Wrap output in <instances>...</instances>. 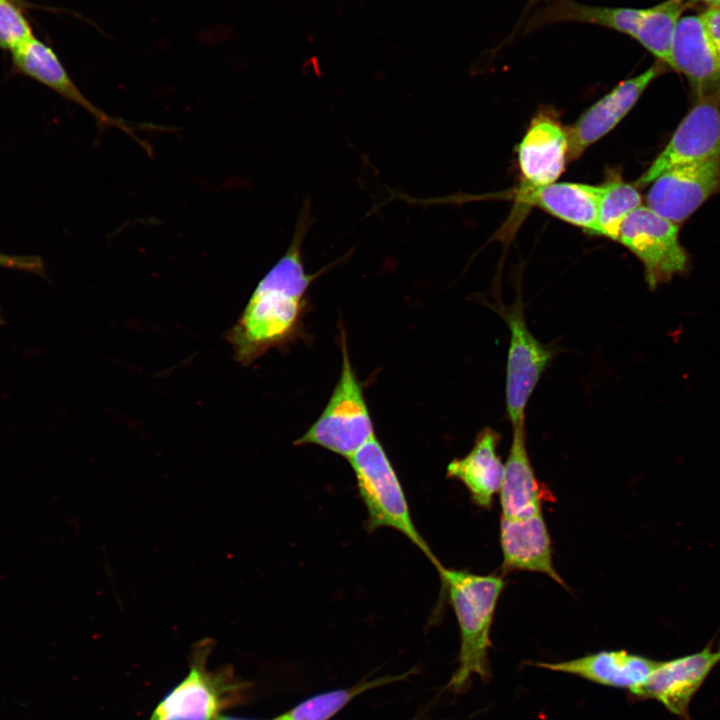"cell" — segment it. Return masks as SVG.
<instances>
[{
    "mask_svg": "<svg viewBox=\"0 0 720 720\" xmlns=\"http://www.w3.org/2000/svg\"><path fill=\"white\" fill-rule=\"evenodd\" d=\"M312 223L311 206L305 201L287 250L260 280L239 320L225 335L234 359L243 366L272 348L289 344L302 329L306 293L321 274L307 273L302 258V245Z\"/></svg>",
    "mask_w": 720,
    "mask_h": 720,
    "instance_id": "obj_1",
    "label": "cell"
},
{
    "mask_svg": "<svg viewBox=\"0 0 720 720\" xmlns=\"http://www.w3.org/2000/svg\"><path fill=\"white\" fill-rule=\"evenodd\" d=\"M459 631L458 667L448 688L464 691L472 676L490 678L489 649L491 628L499 598L505 588L503 575H479L441 565L437 568Z\"/></svg>",
    "mask_w": 720,
    "mask_h": 720,
    "instance_id": "obj_2",
    "label": "cell"
},
{
    "mask_svg": "<svg viewBox=\"0 0 720 720\" xmlns=\"http://www.w3.org/2000/svg\"><path fill=\"white\" fill-rule=\"evenodd\" d=\"M367 510L366 528L394 529L410 540L437 569L442 565L415 526L405 493L386 451L373 437L348 458Z\"/></svg>",
    "mask_w": 720,
    "mask_h": 720,
    "instance_id": "obj_3",
    "label": "cell"
},
{
    "mask_svg": "<svg viewBox=\"0 0 720 720\" xmlns=\"http://www.w3.org/2000/svg\"><path fill=\"white\" fill-rule=\"evenodd\" d=\"M341 340L339 379L324 410L296 439L295 445H317L348 459L376 435L362 386L350 362L344 334Z\"/></svg>",
    "mask_w": 720,
    "mask_h": 720,
    "instance_id": "obj_4",
    "label": "cell"
},
{
    "mask_svg": "<svg viewBox=\"0 0 720 720\" xmlns=\"http://www.w3.org/2000/svg\"><path fill=\"white\" fill-rule=\"evenodd\" d=\"M642 263L650 289L687 271L689 258L679 240V225L640 205L622 221L617 239Z\"/></svg>",
    "mask_w": 720,
    "mask_h": 720,
    "instance_id": "obj_5",
    "label": "cell"
},
{
    "mask_svg": "<svg viewBox=\"0 0 720 720\" xmlns=\"http://www.w3.org/2000/svg\"><path fill=\"white\" fill-rule=\"evenodd\" d=\"M499 313L510 332L505 400L507 417L514 427L525 424L526 406L555 350L540 342L528 328L520 297L510 307H502Z\"/></svg>",
    "mask_w": 720,
    "mask_h": 720,
    "instance_id": "obj_6",
    "label": "cell"
},
{
    "mask_svg": "<svg viewBox=\"0 0 720 720\" xmlns=\"http://www.w3.org/2000/svg\"><path fill=\"white\" fill-rule=\"evenodd\" d=\"M11 54L13 65L18 72L40 82L63 98L83 108L95 119L98 129L102 132L110 127L121 130L144 148L147 153H150L151 148L137 136V131L167 130L166 127L162 128L149 123L135 125L98 108L75 84L54 50L36 37H33Z\"/></svg>",
    "mask_w": 720,
    "mask_h": 720,
    "instance_id": "obj_7",
    "label": "cell"
},
{
    "mask_svg": "<svg viewBox=\"0 0 720 720\" xmlns=\"http://www.w3.org/2000/svg\"><path fill=\"white\" fill-rule=\"evenodd\" d=\"M719 158L720 98L698 99L635 186L651 184L671 168Z\"/></svg>",
    "mask_w": 720,
    "mask_h": 720,
    "instance_id": "obj_8",
    "label": "cell"
},
{
    "mask_svg": "<svg viewBox=\"0 0 720 720\" xmlns=\"http://www.w3.org/2000/svg\"><path fill=\"white\" fill-rule=\"evenodd\" d=\"M720 191V158L682 165L660 174L646 196L647 207L679 225Z\"/></svg>",
    "mask_w": 720,
    "mask_h": 720,
    "instance_id": "obj_9",
    "label": "cell"
},
{
    "mask_svg": "<svg viewBox=\"0 0 720 720\" xmlns=\"http://www.w3.org/2000/svg\"><path fill=\"white\" fill-rule=\"evenodd\" d=\"M665 65L657 61L641 74L623 80L591 105L567 131L568 160L578 159L592 144L613 130L637 103Z\"/></svg>",
    "mask_w": 720,
    "mask_h": 720,
    "instance_id": "obj_10",
    "label": "cell"
},
{
    "mask_svg": "<svg viewBox=\"0 0 720 720\" xmlns=\"http://www.w3.org/2000/svg\"><path fill=\"white\" fill-rule=\"evenodd\" d=\"M720 663V646L658 662L636 693L638 698L655 699L681 720H690L689 705L712 669Z\"/></svg>",
    "mask_w": 720,
    "mask_h": 720,
    "instance_id": "obj_11",
    "label": "cell"
},
{
    "mask_svg": "<svg viewBox=\"0 0 720 720\" xmlns=\"http://www.w3.org/2000/svg\"><path fill=\"white\" fill-rule=\"evenodd\" d=\"M521 184L525 190L554 183L568 160L567 131L552 112H538L517 147Z\"/></svg>",
    "mask_w": 720,
    "mask_h": 720,
    "instance_id": "obj_12",
    "label": "cell"
},
{
    "mask_svg": "<svg viewBox=\"0 0 720 720\" xmlns=\"http://www.w3.org/2000/svg\"><path fill=\"white\" fill-rule=\"evenodd\" d=\"M673 70L682 73L698 99L720 98V56L700 15L683 16L672 45Z\"/></svg>",
    "mask_w": 720,
    "mask_h": 720,
    "instance_id": "obj_13",
    "label": "cell"
},
{
    "mask_svg": "<svg viewBox=\"0 0 720 720\" xmlns=\"http://www.w3.org/2000/svg\"><path fill=\"white\" fill-rule=\"evenodd\" d=\"M502 575L514 571L542 573L567 588L553 564L552 541L543 513L523 519H500Z\"/></svg>",
    "mask_w": 720,
    "mask_h": 720,
    "instance_id": "obj_14",
    "label": "cell"
},
{
    "mask_svg": "<svg viewBox=\"0 0 720 720\" xmlns=\"http://www.w3.org/2000/svg\"><path fill=\"white\" fill-rule=\"evenodd\" d=\"M658 662L625 650H603L567 661L534 664L543 669L575 675L600 685L626 689L635 696Z\"/></svg>",
    "mask_w": 720,
    "mask_h": 720,
    "instance_id": "obj_15",
    "label": "cell"
},
{
    "mask_svg": "<svg viewBox=\"0 0 720 720\" xmlns=\"http://www.w3.org/2000/svg\"><path fill=\"white\" fill-rule=\"evenodd\" d=\"M500 434L492 427L481 429L471 450L447 465V477L462 483L476 506L489 510L499 493L504 463L498 454Z\"/></svg>",
    "mask_w": 720,
    "mask_h": 720,
    "instance_id": "obj_16",
    "label": "cell"
},
{
    "mask_svg": "<svg viewBox=\"0 0 720 720\" xmlns=\"http://www.w3.org/2000/svg\"><path fill=\"white\" fill-rule=\"evenodd\" d=\"M601 192V185L562 182L517 189L513 194L522 206H535L587 233L599 235L597 219Z\"/></svg>",
    "mask_w": 720,
    "mask_h": 720,
    "instance_id": "obj_17",
    "label": "cell"
},
{
    "mask_svg": "<svg viewBox=\"0 0 720 720\" xmlns=\"http://www.w3.org/2000/svg\"><path fill=\"white\" fill-rule=\"evenodd\" d=\"M499 491L501 518L523 519L542 513L546 493L537 479L527 446L525 424L514 426Z\"/></svg>",
    "mask_w": 720,
    "mask_h": 720,
    "instance_id": "obj_18",
    "label": "cell"
},
{
    "mask_svg": "<svg viewBox=\"0 0 720 720\" xmlns=\"http://www.w3.org/2000/svg\"><path fill=\"white\" fill-rule=\"evenodd\" d=\"M222 679L207 671L201 657L187 677L156 707L149 720H215L223 705Z\"/></svg>",
    "mask_w": 720,
    "mask_h": 720,
    "instance_id": "obj_19",
    "label": "cell"
},
{
    "mask_svg": "<svg viewBox=\"0 0 720 720\" xmlns=\"http://www.w3.org/2000/svg\"><path fill=\"white\" fill-rule=\"evenodd\" d=\"M694 0H665L648 7L637 42L659 62L673 69L672 45L676 29L685 9Z\"/></svg>",
    "mask_w": 720,
    "mask_h": 720,
    "instance_id": "obj_20",
    "label": "cell"
},
{
    "mask_svg": "<svg viewBox=\"0 0 720 720\" xmlns=\"http://www.w3.org/2000/svg\"><path fill=\"white\" fill-rule=\"evenodd\" d=\"M408 675L409 673H404L396 676H386L373 680L361 681L349 688L321 693L301 702L291 710L273 720H329L352 699L365 691L398 681Z\"/></svg>",
    "mask_w": 720,
    "mask_h": 720,
    "instance_id": "obj_21",
    "label": "cell"
},
{
    "mask_svg": "<svg viewBox=\"0 0 720 720\" xmlns=\"http://www.w3.org/2000/svg\"><path fill=\"white\" fill-rule=\"evenodd\" d=\"M601 186L597 219L599 235L616 241L622 221L641 205L642 197L635 184L624 182L619 176L609 177Z\"/></svg>",
    "mask_w": 720,
    "mask_h": 720,
    "instance_id": "obj_22",
    "label": "cell"
},
{
    "mask_svg": "<svg viewBox=\"0 0 720 720\" xmlns=\"http://www.w3.org/2000/svg\"><path fill=\"white\" fill-rule=\"evenodd\" d=\"M33 37L22 9L13 0H0V49L12 53Z\"/></svg>",
    "mask_w": 720,
    "mask_h": 720,
    "instance_id": "obj_23",
    "label": "cell"
},
{
    "mask_svg": "<svg viewBox=\"0 0 720 720\" xmlns=\"http://www.w3.org/2000/svg\"><path fill=\"white\" fill-rule=\"evenodd\" d=\"M43 267V261L40 257L30 255H10L0 252V268L41 273L43 271Z\"/></svg>",
    "mask_w": 720,
    "mask_h": 720,
    "instance_id": "obj_24",
    "label": "cell"
},
{
    "mask_svg": "<svg viewBox=\"0 0 720 720\" xmlns=\"http://www.w3.org/2000/svg\"><path fill=\"white\" fill-rule=\"evenodd\" d=\"M700 17L711 42L720 56V8L709 7Z\"/></svg>",
    "mask_w": 720,
    "mask_h": 720,
    "instance_id": "obj_25",
    "label": "cell"
},
{
    "mask_svg": "<svg viewBox=\"0 0 720 720\" xmlns=\"http://www.w3.org/2000/svg\"><path fill=\"white\" fill-rule=\"evenodd\" d=\"M694 1H702L706 4H708L710 7L720 8V0H694Z\"/></svg>",
    "mask_w": 720,
    "mask_h": 720,
    "instance_id": "obj_26",
    "label": "cell"
},
{
    "mask_svg": "<svg viewBox=\"0 0 720 720\" xmlns=\"http://www.w3.org/2000/svg\"><path fill=\"white\" fill-rule=\"evenodd\" d=\"M215 720H249V719L231 717V716H226V715H218Z\"/></svg>",
    "mask_w": 720,
    "mask_h": 720,
    "instance_id": "obj_27",
    "label": "cell"
},
{
    "mask_svg": "<svg viewBox=\"0 0 720 720\" xmlns=\"http://www.w3.org/2000/svg\"><path fill=\"white\" fill-rule=\"evenodd\" d=\"M539 1H541V0H529V4H530V5H533V4H535V3L539 2Z\"/></svg>",
    "mask_w": 720,
    "mask_h": 720,
    "instance_id": "obj_28",
    "label": "cell"
}]
</instances>
